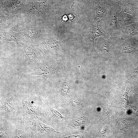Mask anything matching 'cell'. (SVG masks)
Returning a JSON list of instances; mask_svg holds the SVG:
<instances>
[{"mask_svg": "<svg viewBox=\"0 0 138 138\" xmlns=\"http://www.w3.org/2000/svg\"><path fill=\"white\" fill-rule=\"evenodd\" d=\"M18 85L14 94L0 101V119L11 121L22 119V98L18 92Z\"/></svg>", "mask_w": 138, "mask_h": 138, "instance_id": "6da1fadb", "label": "cell"}, {"mask_svg": "<svg viewBox=\"0 0 138 138\" xmlns=\"http://www.w3.org/2000/svg\"><path fill=\"white\" fill-rule=\"evenodd\" d=\"M0 138H14V123L0 119Z\"/></svg>", "mask_w": 138, "mask_h": 138, "instance_id": "7c38bea8", "label": "cell"}, {"mask_svg": "<svg viewBox=\"0 0 138 138\" xmlns=\"http://www.w3.org/2000/svg\"><path fill=\"white\" fill-rule=\"evenodd\" d=\"M23 107L22 118H33L40 120L42 105L40 97L21 95Z\"/></svg>", "mask_w": 138, "mask_h": 138, "instance_id": "7a4b0ae2", "label": "cell"}, {"mask_svg": "<svg viewBox=\"0 0 138 138\" xmlns=\"http://www.w3.org/2000/svg\"><path fill=\"white\" fill-rule=\"evenodd\" d=\"M14 30L22 35L28 40L32 41L38 38L39 32L36 28L28 26L22 27L15 29Z\"/></svg>", "mask_w": 138, "mask_h": 138, "instance_id": "4fadbf2b", "label": "cell"}, {"mask_svg": "<svg viewBox=\"0 0 138 138\" xmlns=\"http://www.w3.org/2000/svg\"><path fill=\"white\" fill-rule=\"evenodd\" d=\"M121 11L132 15L134 17L138 9V1L136 0H120Z\"/></svg>", "mask_w": 138, "mask_h": 138, "instance_id": "9a60e30c", "label": "cell"}, {"mask_svg": "<svg viewBox=\"0 0 138 138\" xmlns=\"http://www.w3.org/2000/svg\"><path fill=\"white\" fill-rule=\"evenodd\" d=\"M116 46L120 53L133 54L138 52V42L135 39V36L122 40H120Z\"/></svg>", "mask_w": 138, "mask_h": 138, "instance_id": "9c48e42d", "label": "cell"}, {"mask_svg": "<svg viewBox=\"0 0 138 138\" xmlns=\"http://www.w3.org/2000/svg\"><path fill=\"white\" fill-rule=\"evenodd\" d=\"M0 40L1 41H14L17 42L21 41L19 36L14 33L8 32L0 33Z\"/></svg>", "mask_w": 138, "mask_h": 138, "instance_id": "ffe728a7", "label": "cell"}, {"mask_svg": "<svg viewBox=\"0 0 138 138\" xmlns=\"http://www.w3.org/2000/svg\"><path fill=\"white\" fill-rule=\"evenodd\" d=\"M138 35V20L127 25L122 27L119 35L121 40Z\"/></svg>", "mask_w": 138, "mask_h": 138, "instance_id": "5bb4252c", "label": "cell"}, {"mask_svg": "<svg viewBox=\"0 0 138 138\" xmlns=\"http://www.w3.org/2000/svg\"><path fill=\"white\" fill-rule=\"evenodd\" d=\"M117 16L118 21L122 27L129 25L135 21L134 17L132 15L121 10L117 13Z\"/></svg>", "mask_w": 138, "mask_h": 138, "instance_id": "ac0fdd59", "label": "cell"}, {"mask_svg": "<svg viewBox=\"0 0 138 138\" xmlns=\"http://www.w3.org/2000/svg\"><path fill=\"white\" fill-rule=\"evenodd\" d=\"M68 20H72L74 18V16L72 14H70L67 16Z\"/></svg>", "mask_w": 138, "mask_h": 138, "instance_id": "4316f807", "label": "cell"}, {"mask_svg": "<svg viewBox=\"0 0 138 138\" xmlns=\"http://www.w3.org/2000/svg\"><path fill=\"white\" fill-rule=\"evenodd\" d=\"M17 43L24 58L34 71L44 57L42 53L35 45L28 44L21 41Z\"/></svg>", "mask_w": 138, "mask_h": 138, "instance_id": "277c9868", "label": "cell"}, {"mask_svg": "<svg viewBox=\"0 0 138 138\" xmlns=\"http://www.w3.org/2000/svg\"><path fill=\"white\" fill-rule=\"evenodd\" d=\"M68 137H71V138H80V137H81V136H79V135H72L71 136H68Z\"/></svg>", "mask_w": 138, "mask_h": 138, "instance_id": "484cf974", "label": "cell"}, {"mask_svg": "<svg viewBox=\"0 0 138 138\" xmlns=\"http://www.w3.org/2000/svg\"><path fill=\"white\" fill-rule=\"evenodd\" d=\"M121 10L114 9L109 11L101 20L102 22V32L106 36L108 34L112 36L119 35L122 27L118 21L117 13Z\"/></svg>", "mask_w": 138, "mask_h": 138, "instance_id": "5b68a950", "label": "cell"}, {"mask_svg": "<svg viewBox=\"0 0 138 138\" xmlns=\"http://www.w3.org/2000/svg\"><path fill=\"white\" fill-rule=\"evenodd\" d=\"M94 9L95 12V18H100L101 20L110 10L118 9L121 10L122 6L117 0H98L95 2Z\"/></svg>", "mask_w": 138, "mask_h": 138, "instance_id": "52a82bcc", "label": "cell"}, {"mask_svg": "<svg viewBox=\"0 0 138 138\" xmlns=\"http://www.w3.org/2000/svg\"><path fill=\"white\" fill-rule=\"evenodd\" d=\"M70 87L67 83H64L61 86V93L63 95H65L68 92Z\"/></svg>", "mask_w": 138, "mask_h": 138, "instance_id": "7402d4cb", "label": "cell"}, {"mask_svg": "<svg viewBox=\"0 0 138 138\" xmlns=\"http://www.w3.org/2000/svg\"><path fill=\"white\" fill-rule=\"evenodd\" d=\"M44 57L37 68L25 75L30 76L35 75L43 76L48 79L57 76L59 72V67L55 61L48 60Z\"/></svg>", "mask_w": 138, "mask_h": 138, "instance_id": "8992f818", "label": "cell"}, {"mask_svg": "<svg viewBox=\"0 0 138 138\" xmlns=\"http://www.w3.org/2000/svg\"><path fill=\"white\" fill-rule=\"evenodd\" d=\"M12 16L7 14L0 15V25H3L11 18Z\"/></svg>", "mask_w": 138, "mask_h": 138, "instance_id": "44dd1931", "label": "cell"}, {"mask_svg": "<svg viewBox=\"0 0 138 138\" xmlns=\"http://www.w3.org/2000/svg\"><path fill=\"white\" fill-rule=\"evenodd\" d=\"M23 122L27 128L29 138H42L47 134L57 133L55 130L44 124L39 120L32 118H22Z\"/></svg>", "mask_w": 138, "mask_h": 138, "instance_id": "3957f363", "label": "cell"}, {"mask_svg": "<svg viewBox=\"0 0 138 138\" xmlns=\"http://www.w3.org/2000/svg\"><path fill=\"white\" fill-rule=\"evenodd\" d=\"M96 18H93L88 23V28L87 31L89 41L90 45L95 49L94 41L95 39L97 37L103 36H106L99 29V25L101 20H96Z\"/></svg>", "mask_w": 138, "mask_h": 138, "instance_id": "30bf717a", "label": "cell"}, {"mask_svg": "<svg viewBox=\"0 0 138 138\" xmlns=\"http://www.w3.org/2000/svg\"><path fill=\"white\" fill-rule=\"evenodd\" d=\"M131 74L134 76L138 75V66L132 71Z\"/></svg>", "mask_w": 138, "mask_h": 138, "instance_id": "cb8c5ba5", "label": "cell"}, {"mask_svg": "<svg viewBox=\"0 0 138 138\" xmlns=\"http://www.w3.org/2000/svg\"><path fill=\"white\" fill-rule=\"evenodd\" d=\"M30 0H8L3 4L4 7L7 10H12L21 7Z\"/></svg>", "mask_w": 138, "mask_h": 138, "instance_id": "d6986e66", "label": "cell"}, {"mask_svg": "<svg viewBox=\"0 0 138 138\" xmlns=\"http://www.w3.org/2000/svg\"><path fill=\"white\" fill-rule=\"evenodd\" d=\"M120 39L119 35L111 36L108 39L105 40L101 38L99 44L101 54L105 58H108L113 50L114 46L117 42Z\"/></svg>", "mask_w": 138, "mask_h": 138, "instance_id": "8fae6325", "label": "cell"}, {"mask_svg": "<svg viewBox=\"0 0 138 138\" xmlns=\"http://www.w3.org/2000/svg\"><path fill=\"white\" fill-rule=\"evenodd\" d=\"M134 17L135 19V21L138 20V9L134 16Z\"/></svg>", "mask_w": 138, "mask_h": 138, "instance_id": "83f0119b", "label": "cell"}, {"mask_svg": "<svg viewBox=\"0 0 138 138\" xmlns=\"http://www.w3.org/2000/svg\"><path fill=\"white\" fill-rule=\"evenodd\" d=\"M60 42L52 38L46 39L35 45L44 56H52L56 53L60 45Z\"/></svg>", "mask_w": 138, "mask_h": 138, "instance_id": "ba28073f", "label": "cell"}, {"mask_svg": "<svg viewBox=\"0 0 138 138\" xmlns=\"http://www.w3.org/2000/svg\"><path fill=\"white\" fill-rule=\"evenodd\" d=\"M14 138H29L28 129L22 119L14 122Z\"/></svg>", "mask_w": 138, "mask_h": 138, "instance_id": "2e32d148", "label": "cell"}, {"mask_svg": "<svg viewBox=\"0 0 138 138\" xmlns=\"http://www.w3.org/2000/svg\"><path fill=\"white\" fill-rule=\"evenodd\" d=\"M49 6L48 2L46 0L42 2L34 1L32 2V7L28 12V14L31 15L38 14L47 9Z\"/></svg>", "mask_w": 138, "mask_h": 138, "instance_id": "e0dca14e", "label": "cell"}, {"mask_svg": "<svg viewBox=\"0 0 138 138\" xmlns=\"http://www.w3.org/2000/svg\"><path fill=\"white\" fill-rule=\"evenodd\" d=\"M128 122L125 120L121 121L118 124V128L120 129L126 130L128 129Z\"/></svg>", "mask_w": 138, "mask_h": 138, "instance_id": "603a6c76", "label": "cell"}, {"mask_svg": "<svg viewBox=\"0 0 138 138\" xmlns=\"http://www.w3.org/2000/svg\"><path fill=\"white\" fill-rule=\"evenodd\" d=\"M62 20L64 21H66L68 19L67 16L66 15H64L62 17Z\"/></svg>", "mask_w": 138, "mask_h": 138, "instance_id": "d4e9b609", "label": "cell"}]
</instances>
